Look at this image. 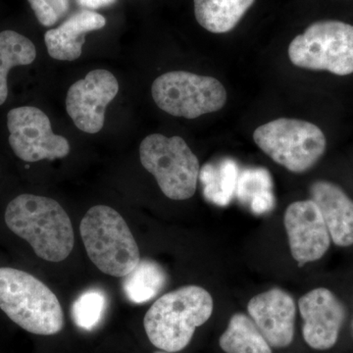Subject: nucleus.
I'll return each mask as SVG.
<instances>
[{
  "instance_id": "nucleus-1",
  "label": "nucleus",
  "mask_w": 353,
  "mask_h": 353,
  "mask_svg": "<svg viewBox=\"0 0 353 353\" xmlns=\"http://www.w3.org/2000/svg\"><path fill=\"white\" fill-rule=\"evenodd\" d=\"M7 227L28 241L39 259L63 261L75 245L73 226L63 208L50 197L21 194L6 211Z\"/></svg>"
},
{
  "instance_id": "nucleus-2",
  "label": "nucleus",
  "mask_w": 353,
  "mask_h": 353,
  "mask_svg": "<svg viewBox=\"0 0 353 353\" xmlns=\"http://www.w3.org/2000/svg\"><path fill=\"white\" fill-rule=\"evenodd\" d=\"M213 297L199 285H190L159 297L143 319L146 336L158 350L179 352L190 345L196 328L210 319Z\"/></svg>"
},
{
  "instance_id": "nucleus-3",
  "label": "nucleus",
  "mask_w": 353,
  "mask_h": 353,
  "mask_svg": "<svg viewBox=\"0 0 353 353\" xmlns=\"http://www.w3.org/2000/svg\"><path fill=\"white\" fill-rule=\"evenodd\" d=\"M0 308L29 333L52 336L64 328V313L57 296L27 272L0 268Z\"/></svg>"
},
{
  "instance_id": "nucleus-4",
  "label": "nucleus",
  "mask_w": 353,
  "mask_h": 353,
  "mask_svg": "<svg viewBox=\"0 0 353 353\" xmlns=\"http://www.w3.org/2000/svg\"><path fill=\"white\" fill-rule=\"evenodd\" d=\"M80 233L88 257L106 275L126 277L141 261L138 243L115 209L90 208L81 222Z\"/></svg>"
},
{
  "instance_id": "nucleus-5",
  "label": "nucleus",
  "mask_w": 353,
  "mask_h": 353,
  "mask_svg": "<svg viewBox=\"0 0 353 353\" xmlns=\"http://www.w3.org/2000/svg\"><path fill=\"white\" fill-rule=\"evenodd\" d=\"M253 141L274 162L292 173L310 170L325 154L327 139L307 121L280 118L257 128Z\"/></svg>"
},
{
  "instance_id": "nucleus-6",
  "label": "nucleus",
  "mask_w": 353,
  "mask_h": 353,
  "mask_svg": "<svg viewBox=\"0 0 353 353\" xmlns=\"http://www.w3.org/2000/svg\"><path fill=\"white\" fill-rule=\"evenodd\" d=\"M139 159L143 168L154 176L165 196L187 201L196 194L201 165L181 137L150 134L139 145Z\"/></svg>"
},
{
  "instance_id": "nucleus-7",
  "label": "nucleus",
  "mask_w": 353,
  "mask_h": 353,
  "mask_svg": "<svg viewBox=\"0 0 353 353\" xmlns=\"http://www.w3.org/2000/svg\"><path fill=\"white\" fill-rule=\"evenodd\" d=\"M289 58L299 68L350 75L353 73V26L334 20L313 23L292 39Z\"/></svg>"
},
{
  "instance_id": "nucleus-8",
  "label": "nucleus",
  "mask_w": 353,
  "mask_h": 353,
  "mask_svg": "<svg viewBox=\"0 0 353 353\" xmlns=\"http://www.w3.org/2000/svg\"><path fill=\"white\" fill-rule=\"evenodd\" d=\"M152 94L164 112L185 119L217 112L227 102L226 88L217 79L187 71H172L158 77L152 83Z\"/></svg>"
},
{
  "instance_id": "nucleus-9",
  "label": "nucleus",
  "mask_w": 353,
  "mask_h": 353,
  "mask_svg": "<svg viewBox=\"0 0 353 353\" xmlns=\"http://www.w3.org/2000/svg\"><path fill=\"white\" fill-rule=\"evenodd\" d=\"M9 145L25 162L60 159L70 152L68 139L55 134L50 118L41 109L22 106L7 114Z\"/></svg>"
},
{
  "instance_id": "nucleus-10",
  "label": "nucleus",
  "mask_w": 353,
  "mask_h": 353,
  "mask_svg": "<svg viewBox=\"0 0 353 353\" xmlns=\"http://www.w3.org/2000/svg\"><path fill=\"white\" fill-rule=\"evenodd\" d=\"M119 92V83L111 72L92 70L70 87L67 113L79 130L97 134L103 128L106 108Z\"/></svg>"
},
{
  "instance_id": "nucleus-11",
  "label": "nucleus",
  "mask_w": 353,
  "mask_h": 353,
  "mask_svg": "<svg viewBox=\"0 0 353 353\" xmlns=\"http://www.w3.org/2000/svg\"><path fill=\"white\" fill-rule=\"evenodd\" d=\"M299 309L303 321V340L308 347L319 352L333 348L347 318L340 297L328 288H316L299 299Z\"/></svg>"
},
{
  "instance_id": "nucleus-12",
  "label": "nucleus",
  "mask_w": 353,
  "mask_h": 353,
  "mask_svg": "<svg viewBox=\"0 0 353 353\" xmlns=\"http://www.w3.org/2000/svg\"><path fill=\"white\" fill-rule=\"evenodd\" d=\"M284 225L292 259L301 267L319 261L333 245L321 212L312 199L290 203L285 211Z\"/></svg>"
},
{
  "instance_id": "nucleus-13",
  "label": "nucleus",
  "mask_w": 353,
  "mask_h": 353,
  "mask_svg": "<svg viewBox=\"0 0 353 353\" xmlns=\"http://www.w3.org/2000/svg\"><path fill=\"white\" fill-rule=\"evenodd\" d=\"M248 312L271 347L284 348L292 345L296 305L289 292L279 288L261 292L248 301Z\"/></svg>"
},
{
  "instance_id": "nucleus-14",
  "label": "nucleus",
  "mask_w": 353,
  "mask_h": 353,
  "mask_svg": "<svg viewBox=\"0 0 353 353\" xmlns=\"http://www.w3.org/2000/svg\"><path fill=\"white\" fill-rule=\"evenodd\" d=\"M310 199L319 208L332 243L341 248L353 246V199L333 182L318 180L309 189Z\"/></svg>"
},
{
  "instance_id": "nucleus-15",
  "label": "nucleus",
  "mask_w": 353,
  "mask_h": 353,
  "mask_svg": "<svg viewBox=\"0 0 353 353\" xmlns=\"http://www.w3.org/2000/svg\"><path fill=\"white\" fill-rule=\"evenodd\" d=\"M106 19L101 14L83 9L70 16L59 27L44 34L48 54L60 61H74L82 55L88 32L105 27Z\"/></svg>"
},
{
  "instance_id": "nucleus-16",
  "label": "nucleus",
  "mask_w": 353,
  "mask_h": 353,
  "mask_svg": "<svg viewBox=\"0 0 353 353\" xmlns=\"http://www.w3.org/2000/svg\"><path fill=\"white\" fill-rule=\"evenodd\" d=\"M196 21L213 34L231 32L255 0H194Z\"/></svg>"
},
{
  "instance_id": "nucleus-17",
  "label": "nucleus",
  "mask_w": 353,
  "mask_h": 353,
  "mask_svg": "<svg viewBox=\"0 0 353 353\" xmlns=\"http://www.w3.org/2000/svg\"><path fill=\"white\" fill-rule=\"evenodd\" d=\"M219 345L226 353H272L271 345L252 318L243 313L232 316Z\"/></svg>"
},
{
  "instance_id": "nucleus-18",
  "label": "nucleus",
  "mask_w": 353,
  "mask_h": 353,
  "mask_svg": "<svg viewBox=\"0 0 353 353\" xmlns=\"http://www.w3.org/2000/svg\"><path fill=\"white\" fill-rule=\"evenodd\" d=\"M36 58V46L31 39L11 30L0 32V106L8 97L9 71L32 64Z\"/></svg>"
},
{
  "instance_id": "nucleus-19",
  "label": "nucleus",
  "mask_w": 353,
  "mask_h": 353,
  "mask_svg": "<svg viewBox=\"0 0 353 353\" xmlns=\"http://www.w3.org/2000/svg\"><path fill=\"white\" fill-rule=\"evenodd\" d=\"M124 278L123 289L127 299L138 304L152 301L166 285V273L152 260H141Z\"/></svg>"
},
{
  "instance_id": "nucleus-20",
  "label": "nucleus",
  "mask_w": 353,
  "mask_h": 353,
  "mask_svg": "<svg viewBox=\"0 0 353 353\" xmlns=\"http://www.w3.org/2000/svg\"><path fill=\"white\" fill-rule=\"evenodd\" d=\"M266 172L248 171L241 176L239 185V199L250 201V209L255 214H263L274 206L273 196L267 192Z\"/></svg>"
},
{
  "instance_id": "nucleus-21",
  "label": "nucleus",
  "mask_w": 353,
  "mask_h": 353,
  "mask_svg": "<svg viewBox=\"0 0 353 353\" xmlns=\"http://www.w3.org/2000/svg\"><path fill=\"white\" fill-rule=\"evenodd\" d=\"M236 176V168L233 164L223 165L220 174L216 173L214 167L206 166L201 174L206 197L217 205H226L233 196Z\"/></svg>"
},
{
  "instance_id": "nucleus-22",
  "label": "nucleus",
  "mask_w": 353,
  "mask_h": 353,
  "mask_svg": "<svg viewBox=\"0 0 353 353\" xmlns=\"http://www.w3.org/2000/svg\"><path fill=\"white\" fill-rule=\"evenodd\" d=\"M108 306L105 294L99 290L83 292L72 306V318L79 328L94 329L101 323Z\"/></svg>"
},
{
  "instance_id": "nucleus-23",
  "label": "nucleus",
  "mask_w": 353,
  "mask_h": 353,
  "mask_svg": "<svg viewBox=\"0 0 353 353\" xmlns=\"http://www.w3.org/2000/svg\"><path fill=\"white\" fill-rule=\"evenodd\" d=\"M37 19L44 27H51L68 13L70 0H28Z\"/></svg>"
},
{
  "instance_id": "nucleus-24",
  "label": "nucleus",
  "mask_w": 353,
  "mask_h": 353,
  "mask_svg": "<svg viewBox=\"0 0 353 353\" xmlns=\"http://www.w3.org/2000/svg\"><path fill=\"white\" fill-rule=\"evenodd\" d=\"M116 0H78V3L82 7L90 9H97L101 7L109 6L115 3Z\"/></svg>"
},
{
  "instance_id": "nucleus-25",
  "label": "nucleus",
  "mask_w": 353,
  "mask_h": 353,
  "mask_svg": "<svg viewBox=\"0 0 353 353\" xmlns=\"http://www.w3.org/2000/svg\"><path fill=\"white\" fill-rule=\"evenodd\" d=\"M153 353H173V352H164V350H159V352H155Z\"/></svg>"
},
{
  "instance_id": "nucleus-26",
  "label": "nucleus",
  "mask_w": 353,
  "mask_h": 353,
  "mask_svg": "<svg viewBox=\"0 0 353 353\" xmlns=\"http://www.w3.org/2000/svg\"><path fill=\"white\" fill-rule=\"evenodd\" d=\"M352 334H353V321H352Z\"/></svg>"
}]
</instances>
